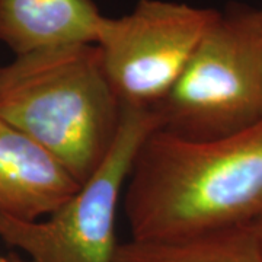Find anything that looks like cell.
Segmentation results:
<instances>
[{"mask_svg":"<svg viewBox=\"0 0 262 262\" xmlns=\"http://www.w3.org/2000/svg\"><path fill=\"white\" fill-rule=\"evenodd\" d=\"M156 128L151 110L124 106L113 147L94 175L47 217L25 222L0 214V239L31 262H114L122 189L140 146Z\"/></svg>","mask_w":262,"mask_h":262,"instance_id":"4","label":"cell"},{"mask_svg":"<svg viewBox=\"0 0 262 262\" xmlns=\"http://www.w3.org/2000/svg\"><path fill=\"white\" fill-rule=\"evenodd\" d=\"M255 229H256V233H258V237H259V242H261V248H262V222H258L255 223Z\"/></svg>","mask_w":262,"mask_h":262,"instance_id":"10","label":"cell"},{"mask_svg":"<svg viewBox=\"0 0 262 262\" xmlns=\"http://www.w3.org/2000/svg\"><path fill=\"white\" fill-rule=\"evenodd\" d=\"M0 262H31L29 259H22V258H19L16 255H9V256H6V255H3V253H0Z\"/></svg>","mask_w":262,"mask_h":262,"instance_id":"9","label":"cell"},{"mask_svg":"<svg viewBox=\"0 0 262 262\" xmlns=\"http://www.w3.org/2000/svg\"><path fill=\"white\" fill-rule=\"evenodd\" d=\"M151 111L159 130L217 140L262 122V22L233 6L208 28L165 99Z\"/></svg>","mask_w":262,"mask_h":262,"instance_id":"3","label":"cell"},{"mask_svg":"<svg viewBox=\"0 0 262 262\" xmlns=\"http://www.w3.org/2000/svg\"><path fill=\"white\" fill-rule=\"evenodd\" d=\"M102 18L92 0H0V41L15 56L95 44Z\"/></svg>","mask_w":262,"mask_h":262,"instance_id":"7","label":"cell"},{"mask_svg":"<svg viewBox=\"0 0 262 262\" xmlns=\"http://www.w3.org/2000/svg\"><path fill=\"white\" fill-rule=\"evenodd\" d=\"M79 187L50 150L0 118V214L39 220L63 206Z\"/></svg>","mask_w":262,"mask_h":262,"instance_id":"6","label":"cell"},{"mask_svg":"<svg viewBox=\"0 0 262 262\" xmlns=\"http://www.w3.org/2000/svg\"><path fill=\"white\" fill-rule=\"evenodd\" d=\"M114 262H262L253 225L236 226L172 241H136L118 245Z\"/></svg>","mask_w":262,"mask_h":262,"instance_id":"8","label":"cell"},{"mask_svg":"<svg viewBox=\"0 0 262 262\" xmlns=\"http://www.w3.org/2000/svg\"><path fill=\"white\" fill-rule=\"evenodd\" d=\"M258 12H259V19H261L262 22V9H258Z\"/></svg>","mask_w":262,"mask_h":262,"instance_id":"11","label":"cell"},{"mask_svg":"<svg viewBox=\"0 0 262 262\" xmlns=\"http://www.w3.org/2000/svg\"><path fill=\"white\" fill-rule=\"evenodd\" d=\"M124 210L136 241L262 222V122L217 140L156 128L133 162Z\"/></svg>","mask_w":262,"mask_h":262,"instance_id":"1","label":"cell"},{"mask_svg":"<svg viewBox=\"0 0 262 262\" xmlns=\"http://www.w3.org/2000/svg\"><path fill=\"white\" fill-rule=\"evenodd\" d=\"M122 111L96 44L34 51L0 67V118L50 150L80 185L110 153Z\"/></svg>","mask_w":262,"mask_h":262,"instance_id":"2","label":"cell"},{"mask_svg":"<svg viewBox=\"0 0 262 262\" xmlns=\"http://www.w3.org/2000/svg\"><path fill=\"white\" fill-rule=\"evenodd\" d=\"M219 10L140 0L121 18L103 16L95 44L124 106L151 110L185 70Z\"/></svg>","mask_w":262,"mask_h":262,"instance_id":"5","label":"cell"}]
</instances>
